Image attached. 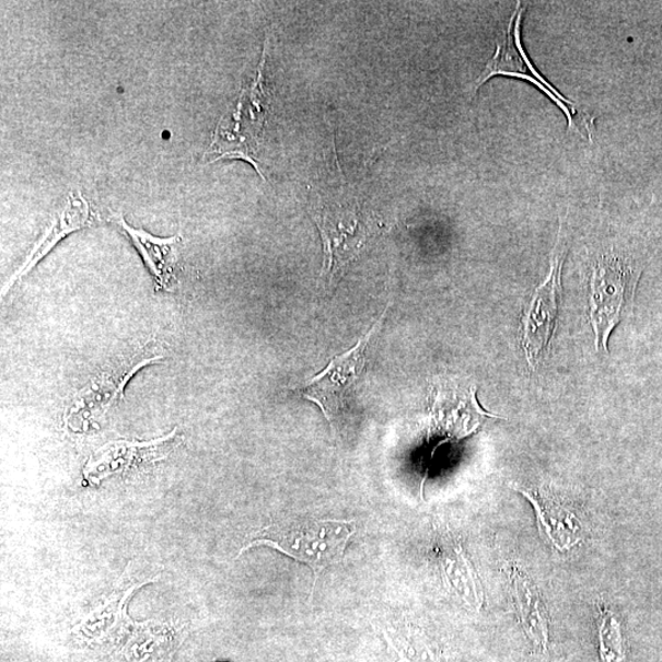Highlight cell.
I'll use <instances>...</instances> for the list:
<instances>
[{
	"instance_id": "cell-1",
	"label": "cell",
	"mask_w": 662,
	"mask_h": 662,
	"mask_svg": "<svg viewBox=\"0 0 662 662\" xmlns=\"http://www.w3.org/2000/svg\"><path fill=\"white\" fill-rule=\"evenodd\" d=\"M356 533V523L338 519H293L263 530L242 551L254 546H269L297 561L307 565L314 573V586L325 568L342 561L346 546Z\"/></svg>"
},
{
	"instance_id": "cell-2",
	"label": "cell",
	"mask_w": 662,
	"mask_h": 662,
	"mask_svg": "<svg viewBox=\"0 0 662 662\" xmlns=\"http://www.w3.org/2000/svg\"><path fill=\"white\" fill-rule=\"evenodd\" d=\"M641 269L635 262L601 254L590 270L589 321L597 350L608 352V339L617 325L634 311Z\"/></svg>"
},
{
	"instance_id": "cell-3",
	"label": "cell",
	"mask_w": 662,
	"mask_h": 662,
	"mask_svg": "<svg viewBox=\"0 0 662 662\" xmlns=\"http://www.w3.org/2000/svg\"><path fill=\"white\" fill-rule=\"evenodd\" d=\"M385 312L371 330L362 336L351 350L336 356L324 371L313 376L300 388V395L321 407L335 431L348 417L356 393L365 373L367 358L374 335L379 333L384 322Z\"/></svg>"
},
{
	"instance_id": "cell-4",
	"label": "cell",
	"mask_w": 662,
	"mask_h": 662,
	"mask_svg": "<svg viewBox=\"0 0 662 662\" xmlns=\"http://www.w3.org/2000/svg\"><path fill=\"white\" fill-rule=\"evenodd\" d=\"M312 218L323 241V275H327L330 284L360 256L376 231L374 223L362 212L358 202H330L321 199L312 209Z\"/></svg>"
},
{
	"instance_id": "cell-5",
	"label": "cell",
	"mask_w": 662,
	"mask_h": 662,
	"mask_svg": "<svg viewBox=\"0 0 662 662\" xmlns=\"http://www.w3.org/2000/svg\"><path fill=\"white\" fill-rule=\"evenodd\" d=\"M566 256L567 243L561 227L547 277L534 290L521 315L519 340L526 362L533 371L544 362L551 348L562 302V270Z\"/></svg>"
},
{
	"instance_id": "cell-6",
	"label": "cell",
	"mask_w": 662,
	"mask_h": 662,
	"mask_svg": "<svg viewBox=\"0 0 662 662\" xmlns=\"http://www.w3.org/2000/svg\"><path fill=\"white\" fill-rule=\"evenodd\" d=\"M524 7L516 4L514 13L501 39L497 40L495 56L488 60L480 77L474 83L475 93L488 80L496 76L513 77L530 81L536 88L543 91L555 104L564 111L567 116L569 129H577L589 140H593L595 132L594 117L586 114L585 111L577 108L573 102H570L547 81L537 73L532 63H530L521 44V25L523 20Z\"/></svg>"
},
{
	"instance_id": "cell-7",
	"label": "cell",
	"mask_w": 662,
	"mask_h": 662,
	"mask_svg": "<svg viewBox=\"0 0 662 662\" xmlns=\"http://www.w3.org/2000/svg\"><path fill=\"white\" fill-rule=\"evenodd\" d=\"M162 360L161 355L142 352L125 361L115 370L102 373L81 390L70 406L68 420L71 425L83 426L108 413L124 399L128 382L144 367Z\"/></svg>"
},
{
	"instance_id": "cell-8",
	"label": "cell",
	"mask_w": 662,
	"mask_h": 662,
	"mask_svg": "<svg viewBox=\"0 0 662 662\" xmlns=\"http://www.w3.org/2000/svg\"><path fill=\"white\" fill-rule=\"evenodd\" d=\"M177 442V430L159 440L137 442H112L91 457L86 474L93 478L129 471L131 467L164 460Z\"/></svg>"
},
{
	"instance_id": "cell-9",
	"label": "cell",
	"mask_w": 662,
	"mask_h": 662,
	"mask_svg": "<svg viewBox=\"0 0 662 662\" xmlns=\"http://www.w3.org/2000/svg\"><path fill=\"white\" fill-rule=\"evenodd\" d=\"M116 222L119 229L127 234L132 246L140 253L142 260H144L158 283V289L164 291L175 289L179 236L169 239L152 236L144 230L129 227L125 218L121 217H118Z\"/></svg>"
},
{
	"instance_id": "cell-10",
	"label": "cell",
	"mask_w": 662,
	"mask_h": 662,
	"mask_svg": "<svg viewBox=\"0 0 662 662\" xmlns=\"http://www.w3.org/2000/svg\"><path fill=\"white\" fill-rule=\"evenodd\" d=\"M89 225H91V211L88 201L80 195L74 196L71 193L67 199L66 207L60 211L53 227L48 229L44 239L40 240L34 252L30 254L23 267L8 282L4 293L13 287L15 281H19L32 271L37 263L57 246L60 240L67 237L69 233L85 229Z\"/></svg>"
},
{
	"instance_id": "cell-11",
	"label": "cell",
	"mask_w": 662,
	"mask_h": 662,
	"mask_svg": "<svg viewBox=\"0 0 662 662\" xmlns=\"http://www.w3.org/2000/svg\"><path fill=\"white\" fill-rule=\"evenodd\" d=\"M492 416L484 413L475 400V388L465 393L460 402H438L434 405V432L440 438L438 446L452 441H460L471 435L483 423V417Z\"/></svg>"
},
{
	"instance_id": "cell-12",
	"label": "cell",
	"mask_w": 662,
	"mask_h": 662,
	"mask_svg": "<svg viewBox=\"0 0 662 662\" xmlns=\"http://www.w3.org/2000/svg\"><path fill=\"white\" fill-rule=\"evenodd\" d=\"M521 492L534 504L539 526L559 549H569L577 544L574 516L567 512L551 495L539 490H521Z\"/></svg>"
},
{
	"instance_id": "cell-13",
	"label": "cell",
	"mask_w": 662,
	"mask_h": 662,
	"mask_svg": "<svg viewBox=\"0 0 662 662\" xmlns=\"http://www.w3.org/2000/svg\"><path fill=\"white\" fill-rule=\"evenodd\" d=\"M515 600L521 611L522 624L526 635L539 650H545L548 640L547 619L544 615L542 600L536 590L521 576L513 579Z\"/></svg>"
},
{
	"instance_id": "cell-14",
	"label": "cell",
	"mask_w": 662,
	"mask_h": 662,
	"mask_svg": "<svg viewBox=\"0 0 662 662\" xmlns=\"http://www.w3.org/2000/svg\"><path fill=\"white\" fill-rule=\"evenodd\" d=\"M171 649V640L167 636L154 634V631H140L131 639L126 649V658L129 662H160Z\"/></svg>"
},
{
	"instance_id": "cell-15",
	"label": "cell",
	"mask_w": 662,
	"mask_h": 662,
	"mask_svg": "<svg viewBox=\"0 0 662 662\" xmlns=\"http://www.w3.org/2000/svg\"><path fill=\"white\" fill-rule=\"evenodd\" d=\"M600 651L604 662H620L624 660L623 636L617 620L606 613L600 627Z\"/></svg>"
},
{
	"instance_id": "cell-16",
	"label": "cell",
	"mask_w": 662,
	"mask_h": 662,
	"mask_svg": "<svg viewBox=\"0 0 662 662\" xmlns=\"http://www.w3.org/2000/svg\"><path fill=\"white\" fill-rule=\"evenodd\" d=\"M222 662H227V661H222Z\"/></svg>"
}]
</instances>
